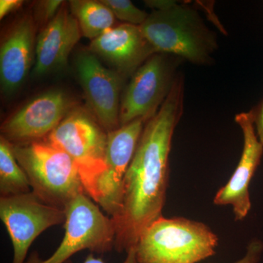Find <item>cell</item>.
Returning a JSON list of instances; mask_svg holds the SVG:
<instances>
[{
    "label": "cell",
    "instance_id": "obj_1",
    "mask_svg": "<svg viewBox=\"0 0 263 263\" xmlns=\"http://www.w3.org/2000/svg\"><path fill=\"white\" fill-rule=\"evenodd\" d=\"M184 87V77L179 72L162 106L143 127L124 177L122 210L112 219L118 252L136 248L143 232L162 216L171 143L183 115Z\"/></svg>",
    "mask_w": 263,
    "mask_h": 263
},
{
    "label": "cell",
    "instance_id": "obj_2",
    "mask_svg": "<svg viewBox=\"0 0 263 263\" xmlns=\"http://www.w3.org/2000/svg\"><path fill=\"white\" fill-rule=\"evenodd\" d=\"M141 29L155 53L179 57L194 65H209L217 50L216 33L187 4L154 10Z\"/></svg>",
    "mask_w": 263,
    "mask_h": 263
},
{
    "label": "cell",
    "instance_id": "obj_3",
    "mask_svg": "<svg viewBox=\"0 0 263 263\" xmlns=\"http://www.w3.org/2000/svg\"><path fill=\"white\" fill-rule=\"evenodd\" d=\"M11 145L32 193L45 203L65 210L76 197L86 193L77 166L63 150L45 139Z\"/></svg>",
    "mask_w": 263,
    "mask_h": 263
},
{
    "label": "cell",
    "instance_id": "obj_4",
    "mask_svg": "<svg viewBox=\"0 0 263 263\" xmlns=\"http://www.w3.org/2000/svg\"><path fill=\"white\" fill-rule=\"evenodd\" d=\"M217 245L203 223L162 216L142 233L136 257L139 263H197L214 255Z\"/></svg>",
    "mask_w": 263,
    "mask_h": 263
},
{
    "label": "cell",
    "instance_id": "obj_5",
    "mask_svg": "<svg viewBox=\"0 0 263 263\" xmlns=\"http://www.w3.org/2000/svg\"><path fill=\"white\" fill-rule=\"evenodd\" d=\"M75 162L85 193L92 199L97 181L105 170L108 133L84 110H71L46 138Z\"/></svg>",
    "mask_w": 263,
    "mask_h": 263
},
{
    "label": "cell",
    "instance_id": "obj_6",
    "mask_svg": "<svg viewBox=\"0 0 263 263\" xmlns=\"http://www.w3.org/2000/svg\"><path fill=\"white\" fill-rule=\"evenodd\" d=\"M65 211V235L58 248L47 259H41L34 254L25 263H66L81 251L87 249L102 254L114 248L113 219L105 215L86 193L76 197Z\"/></svg>",
    "mask_w": 263,
    "mask_h": 263
},
{
    "label": "cell",
    "instance_id": "obj_7",
    "mask_svg": "<svg viewBox=\"0 0 263 263\" xmlns=\"http://www.w3.org/2000/svg\"><path fill=\"white\" fill-rule=\"evenodd\" d=\"M182 59L155 53L132 76L123 93L119 110L121 126L141 119H152L168 96Z\"/></svg>",
    "mask_w": 263,
    "mask_h": 263
},
{
    "label": "cell",
    "instance_id": "obj_8",
    "mask_svg": "<svg viewBox=\"0 0 263 263\" xmlns=\"http://www.w3.org/2000/svg\"><path fill=\"white\" fill-rule=\"evenodd\" d=\"M0 217L13 247L12 263H25L29 247L41 233L65 224V211L45 203L32 192L0 198Z\"/></svg>",
    "mask_w": 263,
    "mask_h": 263
},
{
    "label": "cell",
    "instance_id": "obj_9",
    "mask_svg": "<svg viewBox=\"0 0 263 263\" xmlns=\"http://www.w3.org/2000/svg\"><path fill=\"white\" fill-rule=\"evenodd\" d=\"M144 120L136 119L108 133L105 171L97 181L92 200L115 219L122 210L126 173L136 152Z\"/></svg>",
    "mask_w": 263,
    "mask_h": 263
},
{
    "label": "cell",
    "instance_id": "obj_10",
    "mask_svg": "<svg viewBox=\"0 0 263 263\" xmlns=\"http://www.w3.org/2000/svg\"><path fill=\"white\" fill-rule=\"evenodd\" d=\"M71 107L72 102L64 91H47L5 121L1 127L2 136L12 144L42 141L70 113Z\"/></svg>",
    "mask_w": 263,
    "mask_h": 263
},
{
    "label": "cell",
    "instance_id": "obj_11",
    "mask_svg": "<svg viewBox=\"0 0 263 263\" xmlns=\"http://www.w3.org/2000/svg\"><path fill=\"white\" fill-rule=\"evenodd\" d=\"M76 68L97 120L107 133L115 130L120 127V74L104 67L89 52H81L78 55Z\"/></svg>",
    "mask_w": 263,
    "mask_h": 263
},
{
    "label": "cell",
    "instance_id": "obj_12",
    "mask_svg": "<svg viewBox=\"0 0 263 263\" xmlns=\"http://www.w3.org/2000/svg\"><path fill=\"white\" fill-rule=\"evenodd\" d=\"M235 120L243 133V151L234 173L216 194L214 202L218 205H231L235 219L243 220L252 206L249 184L260 163L263 145L257 137L250 111L237 114Z\"/></svg>",
    "mask_w": 263,
    "mask_h": 263
},
{
    "label": "cell",
    "instance_id": "obj_13",
    "mask_svg": "<svg viewBox=\"0 0 263 263\" xmlns=\"http://www.w3.org/2000/svg\"><path fill=\"white\" fill-rule=\"evenodd\" d=\"M90 51L110 62L123 75H133L155 52L140 26L122 24L91 41Z\"/></svg>",
    "mask_w": 263,
    "mask_h": 263
},
{
    "label": "cell",
    "instance_id": "obj_14",
    "mask_svg": "<svg viewBox=\"0 0 263 263\" xmlns=\"http://www.w3.org/2000/svg\"><path fill=\"white\" fill-rule=\"evenodd\" d=\"M81 35L77 19L62 7L38 36L33 73L42 76L62 68Z\"/></svg>",
    "mask_w": 263,
    "mask_h": 263
},
{
    "label": "cell",
    "instance_id": "obj_15",
    "mask_svg": "<svg viewBox=\"0 0 263 263\" xmlns=\"http://www.w3.org/2000/svg\"><path fill=\"white\" fill-rule=\"evenodd\" d=\"M35 28L29 17L12 27L0 48V82L2 91L12 94L28 75L35 53Z\"/></svg>",
    "mask_w": 263,
    "mask_h": 263
},
{
    "label": "cell",
    "instance_id": "obj_16",
    "mask_svg": "<svg viewBox=\"0 0 263 263\" xmlns=\"http://www.w3.org/2000/svg\"><path fill=\"white\" fill-rule=\"evenodd\" d=\"M70 12L79 22L82 35L94 41L113 28L115 15L101 1L72 0Z\"/></svg>",
    "mask_w": 263,
    "mask_h": 263
},
{
    "label": "cell",
    "instance_id": "obj_17",
    "mask_svg": "<svg viewBox=\"0 0 263 263\" xmlns=\"http://www.w3.org/2000/svg\"><path fill=\"white\" fill-rule=\"evenodd\" d=\"M30 183L25 171L15 158L12 145L0 138V193L1 197L30 193Z\"/></svg>",
    "mask_w": 263,
    "mask_h": 263
},
{
    "label": "cell",
    "instance_id": "obj_18",
    "mask_svg": "<svg viewBox=\"0 0 263 263\" xmlns=\"http://www.w3.org/2000/svg\"><path fill=\"white\" fill-rule=\"evenodd\" d=\"M101 2L111 10L116 18L124 24L141 26L149 15L144 10L137 8L129 0H101Z\"/></svg>",
    "mask_w": 263,
    "mask_h": 263
},
{
    "label": "cell",
    "instance_id": "obj_19",
    "mask_svg": "<svg viewBox=\"0 0 263 263\" xmlns=\"http://www.w3.org/2000/svg\"><path fill=\"white\" fill-rule=\"evenodd\" d=\"M63 2L60 0H47L40 3L38 14L42 20H52L62 8Z\"/></svg>",
    "mask_w": 263,
    "mask_h": 263
},
{
    "label": "cell",
    "instance_id": "obj_20",
    "mask_svg": "<svg viewBox=\"0 0 263 263\" xmlns=\"http://www.w3.org/2000/svg\"><path fill=\"white\" fill-rule=\"evenodd\" d=\"M262 249V243L259 240H254L249 243L245 257L235 263H258Z\"/></svg>",
    "mask_w": 263,
    "mask_h": 263
},
{
    "label": "cell",
    "instance_id": "obj_21",
    "mask_svg": "<svg viewBox=\"0 0 263 263\" xmlns=\"http://www.w3.org/2000/svg\"><path fill=\"white\" fill-rule=\"evenodd\" d=\"M250 113L253 118L254 127L257 137L263 145V99L255 108L250 110Z\"/></svg>",
    "mask_w": 263,
    "mask_h": 263
},
{
    "label": "cell",
    "instance_id": "obj_22",
    "mask_svg": "<svg viewBox=\"0 0 263 263\" xmlns=\"http://www.w3.org/2000/svg\"><path fill=\"white\" fill-rule=\"evenodd\" d=\"M127 258L124 261L123 263H139L136 257V248H133L127 252ZM66 263H72L70 260L67 261ZM84 263H105V261L100 257H95L94 254L92 253L89 254L86 257Z\"/></svg>",
    "mask_w": 263,
    "mask_h": 263
},
{
    "label": "cell",
    "instance_id": "obj_23",
    "mask_svg": "<svg viewBox=\"0 0 263 263\" xmlns=\"http://www.w3.org/2000/svg\"><path fill=\"white\" fill-rule=\"evenodd\" d=\"M23 1L20 0H1L0 1V18L3 19L11 12L18 9Z\"/></svg>",
    "mask_w": 263,
    "mask_h": 263
},
{
    "label": "cell",
    "instance_id": "obj_24",
    "mask_svg": "<svg viewBox=\"0 0 263 263\" xmlns=\"http://www.w3.org/2000/svg\"><path fill=\"white\" fill-rule=\"evenodd\" d=\"M144 3L146 6L155 10V11L170 9L178 4L177 2L172 0H146Z\"/></svg>",
    "mask_w": 263,
    "mask_h": 263
}]
</instances>
